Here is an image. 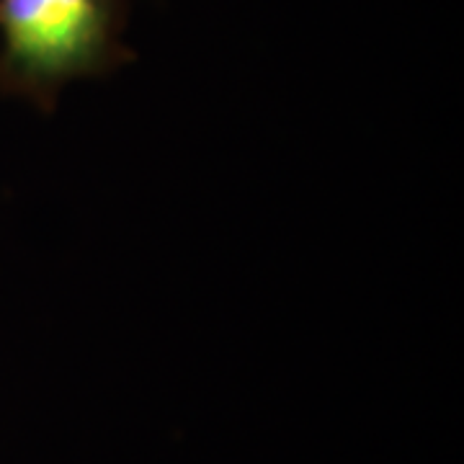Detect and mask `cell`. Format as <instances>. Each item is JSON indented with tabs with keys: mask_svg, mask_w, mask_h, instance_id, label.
I'll return each mask as SVG.
<instances>
[{
	"mask_svg": "<svg viewBox=\"0 0 464 464\" xmlns=\"http://www.w3.org/2000/svg\"><path fill=\"white\" fill-rule=\"evenodd\" d=\"M119 0H0V91L50 106L124 60Z\"/></svg>",
	"mask_w": 464,
	"mask_h": 464,
	"instance_id": "obj_1",
	"label": "cell"
}]
</instances>
